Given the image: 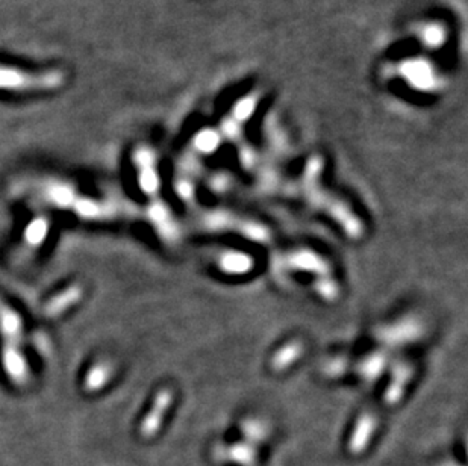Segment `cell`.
<instances>
[{"mask_svg": "<svg viewBox=\"0 0 468 466\" xmlns=\"http://www.w3.org/2000/svg\"><path fill=\"white\" fill-rule=\"evenodd\" d=\"M65 82L61 70L26 71L12 65L0 64V89L2 91H49Z\"/></svg>", "mask_w": 468, "mask_h": 466, "instance_id": "cell-1", "label": "cell"}, {"mask_svg": "<svg viewBox=\"0 0 468 466\" xmlns=\"http://www.w3.org/2000/svg\"><path fill=\"white\" fill-rule=\"evenodd\" d=\"M217 462H232L238 466H257L258 465V448L250 442H235L231 445H217L212 451Z\"/></svg>", "mask_w": 468, "mask_h": 466, "instance_id": "cell-2", "label": "cell"}, {"mask_svg": "<svg viewBox=\"0 0 468 466\" xmlns=\"http://www.w3.org/2000/svg\"><path fill=\"white\" fill-rule=\"evenodd\" d=\"M377 429V416L373 412H365L358 418L349 439V453L353 456L363 454L370 445Z\"/></svg>", "mask_w": 468, "mask_h": 466, "instance_id": "cell-3", "label": "cell"}, {"mask_svg": "<svg viewBox=\"0 0 468 466\" xmlns=\"http://www.w3.org/2000/svg\"><path fill=\"white\" fill-rule=\"evenodd\" d=\"M170 403L171 400L168 394H162L158 398L156 406L149 412V415L146 416L144 422L141 424V429H139V433H141L143 438H152L158 433L164 421V415L167 413V409L170 407Z\"/></svg>", "mask_w": 468, "mask_h": 466, "instance_id": "cell-4", "label": "cell"}, {"mask_svg": "<svg viewBox=\"0 0 468 466\" xmlns=\"http://www.w3.org/2000/svg\"><path fill=\"white\" fill-rule=\"evenodd\" d=\"M241 431H243V436L245 442H250L254 445V442H259V440H264L267 439V436L270 435V430L266 426L264 421H259L257 418H250L248 421L243 422L241 426Z\"/></svg>", "mask_w": 468, "mask_h": 466, "instance_id": "cell-5", "label": "cell"}, {"mask_svg": "<svg viewBox=\"0 0 468 466\" xmlns=\"http://www.w3.org/2000/svg\"><path fill=\"white\" fill-rule=\"evenodd\" d=\"M279 356H275L273 366L275 368H282L284 366H290L295 361H299L302 356V344L300 342H290L286 348L279 350Z\"/></svg>", "mask_w": 468, "mask_h": 466, "instance_id": "cell-6", "label": "cell"}]
</instances>
